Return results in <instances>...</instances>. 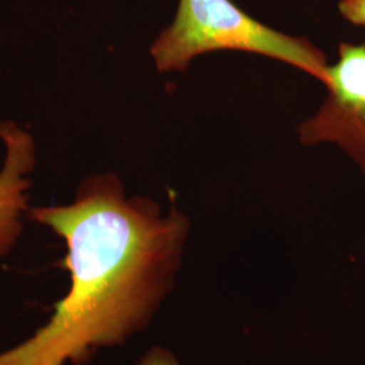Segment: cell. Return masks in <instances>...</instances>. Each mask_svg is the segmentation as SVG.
I'll return each instance as SVG.
<instances>
[{
  "label": "cell",
  "instance_id": "7a4b0ae2",
  "mask_svg": "<svg viewBox=\"0 0 365 365\" xmlns=\"http://www.w3.org/2000/svg\"><path fill=\"white\" fill-rule=\"evenodd\" d=\"M222 51L255 53L295 66L327 81V57L307 38L292 37L256 21L232 0H180L170 26L150 46L156 68L185 72L202 54Z\"/></svg>",
  "mask_w": 365,
  "mask_h": 365
},
{
  "label": "cell",
  "instance_id": "8992f818",
  "mask_svg": "<svg viewBox=\"0 0 365 365\" xmlns=\"http://www.w3.org/2000/svg\"><path fill=\"white\" fill-rule=\"evenodd\" d=\"M140 365H175L172 363L170 357L164 353L157 352L152 353L150 356H148L144 361Z\"/></svg>",
  "mask_w": 365,
  "mask_h": 365
},
{
  "label": "cell",
  "instance_id": "277c9868",
  "mask_svg": "<svg viewBox=\"0 0 365 365\" xmlns=\"http://www.w3.org/2000/svg\"><path fill=\"white\" fill-rule=\"evenodd\" d=\"M6 158L0 170V257L6 256L22 232L27 209L29 175L36 165V144L27 131L13 122L0 125Z\"/></svg>",
  "mask_w": 365,
  "mask_h": 365
},
{
  "label": "cell",
  "instance_id": "5b68a950",
  "mask_svg": "<svg viewBox=\"0 0 365 365\" xmlns=\"http://www.w3.org/2000/svg\"><path fill=\"white\" fill-rule=\"evenodd\" d=\"M339 11L348 22L365 29V0H341Z\"/></svg>",
  "mask_w": 365,
  "mask_h": 365
},
{
  "label": "cell",
  "instance_id": "6da1fadb",
  "mask_svg": "<svg viewBox=\"0 0 365 365\" xmlns=\"http://www.w3.org/2000/svg\"><path fill=\"white\" fill-rule=\"evenodd\" d=\"M66 245L71 287L51 321L0 353V365H64L120 344L150 321L178 271L188 222L156 202L125 196L117 176L81 182L66 206L31 211Z\"/></svg>",
  "mask_w": 365,
  "mask_h": 365
},
{
  "label": "cell",
  "instance_id": "3957f363",
  "mask_svg": "<svg viewBox=\"0 0 365 365\" xmlns=\"http://www.w3.org/2000/svg\"><path fill=\"white\" fill-rule=\"evenodd\" d=\"M325 87V102L300 125V143L337 145L365 178V43L339 45V60L329 66Z\"/></svg>",
  "mask_w": 365,
  "mask_h": 365
}]
</instances>
